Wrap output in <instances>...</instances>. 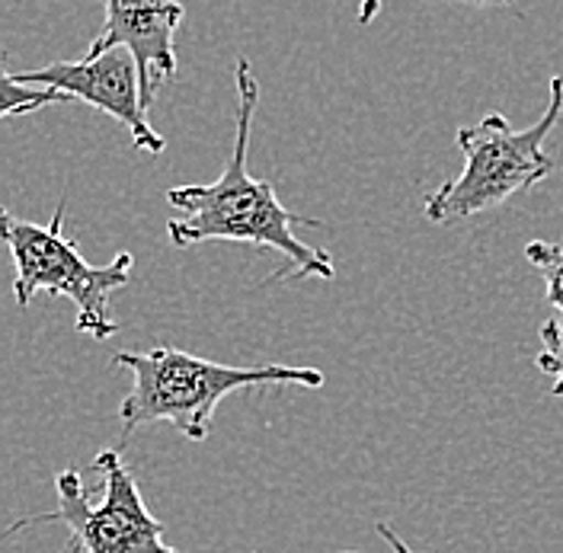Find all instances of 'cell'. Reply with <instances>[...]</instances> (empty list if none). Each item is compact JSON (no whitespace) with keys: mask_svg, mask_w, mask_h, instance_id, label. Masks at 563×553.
I'll use <instances>...</instances> for the list:
<instances>
[{"mask_svg":"<svg viewBox=\"0 0 563 553\" xmlns=\"http://www.w3.org/2000/svg\"><path fill=\"white\" fill-rule=\"evenodd\" d=\"M234 90H238V119H234V147L214 183L199 186H174L167 189V202L176 214L167 221V234L174 246H199V243L228 241L250 243L260 250H276L288 259L285 278H323L333 281V259L298 241L295 224L323 228V221L301 218L282 206L276 186L269 179H256L246 170L250 129L260 106V80L246 58L234 65Z\"/></svg>","mask_w":563,"mask_h":553,"instance_id":"6da1fadb","label":"cell"},{"mask_svg":"<svg viewBox=\"0 0 563 553\" xmlns=\"http://www.w3.org/2000/svg\"><path fill=\"white\" fill-rule=\"evenodd\" d=\"M112 365L132 375V387L119 403L122 435L129 439L147 422H170L189 442H206L221 400L250 387H323L320 368L298 365H221L186 349L154 346L144 352H119Z\"/></svg>","mask_w":563,"mask_h":553,"instance_id":"7a4b0ae2","label":"cell"},{"mask_svg":"<svg viewBox=\"0 0 563 553\" xmlns=\"http://www.w3.org/2000/svg\"><path fill=\"white\" fill-rule=\"evenodd\" d=\"M563 115V77H551V100L544 115L516 132L503 112H487L477 125L457 129V151L464 170L429 192L426 218L435 224H455L493 211L522 196L554 174V161L544 154V141Z\"/></svg>","mask_w":563,"mask_h":553,"instance_id":"3957f363","label":"cell"},{"mask_svg":"<svg viewBox=\"0 0 563 553\" xmlns=\"http://www.w3.org/2000/svg\"><path fill=\"white\" fill-rule=\"evenodd\" d=\"M0 234L10 246L16 278L13 301L16 308H30L33 295L48 291L55 298H68L77 313V333L90 340H112L122 327L109 313V301L119 288L132 281L135 256L119 253L112 263L93 266L80 256L77 241L65 234V202L55 208L48 224H33L0 211Z\"/></svg>","mask_w":563,"mask_h":553,"instance_id":"277c9868","label":"cell"},{"mask_svg":"<svg viewBox=\"0 0 563 553\" xmlns=\"http://www.w3.org/2000/svg\"><path fill=\"white\" fill-rule=\"evenodd\" d=\"M93 471L103 477L100 499H90L80 471L65 467L55 477L58 506L52 512H38L13 521L7 534H16L33 524H65L68 544L65 553H179L164 538V521L154 519L132 471L122 464L119 451L100 449L93 457Z\"/></svg>","mask_w":563,"mask_h":553,"instance_id":"5b68a950","label":"cell"},{"mask_svg":"<svg viewBox=\"0 0 563 553\" xmlns=\"http://www.w3.org/2000/svg\"><path fill=\"white\" fill-rule=\"evenodd\" d=\"M23 84L62 90L80 103L93 106L129 129L135 147L147 154H164L167 141L154 132L147 109L141 103V77L132 52L112 48L103 55H84L80 62H52L45 68L16 74Z\"/></svg>","mask_w":563,"mask_h":553,"instance_id":"8992f818","label":"cell"},{"mask_svg":"<svg viewBox=\"0 0 563 553\" xmlns=\"http://www.w3.org/2000/svg\"><path fill=\"white\" fill-rule=\"evenodd\" d=\"M103 33L87 55L112 48L132 52L141 77V103L151 112L164 84L176 80V30L186 16L183 0H103Z\"/></svg>","mask_w":563,"mask_h":553,"instance_id":"52a82bcc","label":"cell"},{"mask_svg":"<svg viewBox=\"0 0 563 553\" xmlns=\"http://www.w3.org/2000/svg\"><path fill=\"white\" fill-rule=\"evenodd\" d=\"M70 100H74V97L62 93V90L23 84L16 74L0 68V115H3V119H10V115H30V112L45 109V106L70 103Z\"/></svg>","mask_w":563,"mask_h":553,"instance_id":"ba28073f","label":"cell"},{"mask_svg":"<svg viewBox=\"0 0 563 553\" xmlns=\"http://www.w3.org/2000/svg\"><path fill=\"white\" fill-rule=\"evenodd\" d=\"M526 259L541 273L548 301L563 317V246L548 241H531L526 246Z\"/></svg>","mask_w":563,"mask_h":553,"instance_id":"9c48e42d","label":"cell"},{"mask_svg":"<svg viewBox=\"0 0 563 553\" xmlns=\"http://www.w3.org/2000/svg\"><path fill=\"white\" fill-rule=\"evenodd\" d=\"M534 365L538 372L551 375V397L563 400V317L541 323V352Z\"/></svg>","mask_w":563,"mask_h":553,"instance_id":"30bf717a","label":"cell"},{"mask_svg":"<svg viewBox=\"0 0 563 553\" xmlns=\"http://www.w3.org/2000/svg\"><path fill=\"white\" fill-rule=\"evenodd\" d=\"M375 528H378V538H382V541H385L387 548H390L394 553H417V551H410V548H407V544L400 541V534L394 531V524H387V521H378Z\"/></svg>","mask_w":563,"mask_h":553,"instance_id":"8fae6325","label":"cell"},{"mask_svg":"<svg viewBox=\"0 0 563 553\" xmlns=\"http://www.w3.org/2000/svg\"><path fill=\"white\" fill-rule=\"evenodd\" d=\"M378 10H382V0H362L358 3V26H368L378 16Z\"/></svg>","mask_w":563,"mask_h":553,"instance_id":"7c38bea8","label":"cell"},{"mask_svg":"<svg viewBox=\"0 0 563 553\" xmlns=\"http://www.w3.org/2000/svg\"><path fill=\"white\" fill-rule=\"evenodd\" d=\"M471 3H493V0H471Z\"/></svg>","mask_w":563,"mask_h":553,"instance_id":"4fadbf2b","label":"cell"},{"mask_svg":"<svg viewBox=\"0 0 563 553\" xmlns=\"http://www.w3.org/2000/svg\"><path fill=\"white\" fill-rule=\"evenodd\" d=\"M340 553H358V551H340Z\"/></svg>","mask_w":563,"mask_h":553,"instance_id":"5bb4252c","label":"cell"}]
</instances>
